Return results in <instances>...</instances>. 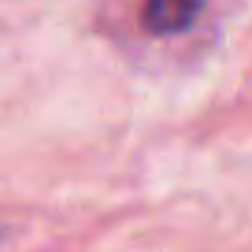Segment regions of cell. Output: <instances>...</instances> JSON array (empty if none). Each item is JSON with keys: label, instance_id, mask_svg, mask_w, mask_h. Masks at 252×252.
I'll list each match as a JSON object with an SVG mask.
<instances>
[{"label": "cell", "instance_id": "6da1fadb", "mask_svg": "<svg viewBox=\"0 0 252 252\" xmlns=\"http://www.w3.org/2000/svg\"><path fill=\"white\" fill-rule=\"evenodd\" d=\"M200 11H204V0H145L141 23L156 37H174L197 23Z\"/></svg>", "mask_w": 252, "mask_h": 252}]
</instances>
